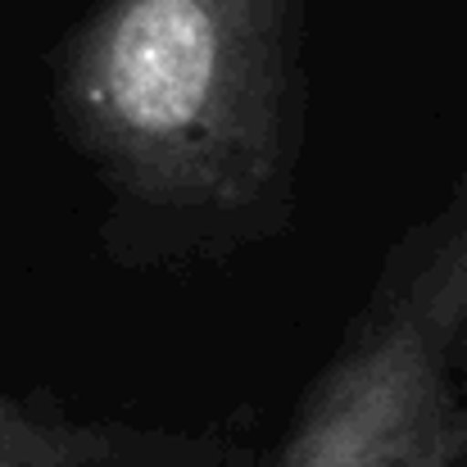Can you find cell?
<instances>
[{
  "mask_svg": "<svg viewBox=\"0 0 467 467\" xmlns=\"http://www.w3.org/2000/svg\"><path fill=\"white\" fill-rule=\"evenodd\" d=\"M317 0H91L55 59V123L128 268L218 264L300 209Z\"/></svg>",
  "mask_w": 467,
  "mask_h": 467,
  "instance_id": "obj_1",
  "label": "cell"
},
{
  "mask_svg": "<svg viewBox=\"0 0 467 467\" xmlns=\"http://www.w3.org/2000/svg\"><path fill=\"white\" fill-rule=\"evenodd\" d=\"M467 168L381 259L273 467H463Z\"/></svg>",
  "mask_w": 467,
  "mask_h": 467,
  "instance_id": "obj_2",
  "label": "cell"
},
{
  "mask_svg": "<svg viewBox=\"0 0 467 467\" xmlns=\"http://www.w3.org/2000/svg\"><path fill=\"white\" fill-rule=\"evenodd\" d=\"M114 427H78L0 390V467H132V445Z\"/></svg>",
  "mask_w": 467,
  "mask_h": 467,
  "instance_id": "obj_3",
  "label": "cell"
}]
</instances>
